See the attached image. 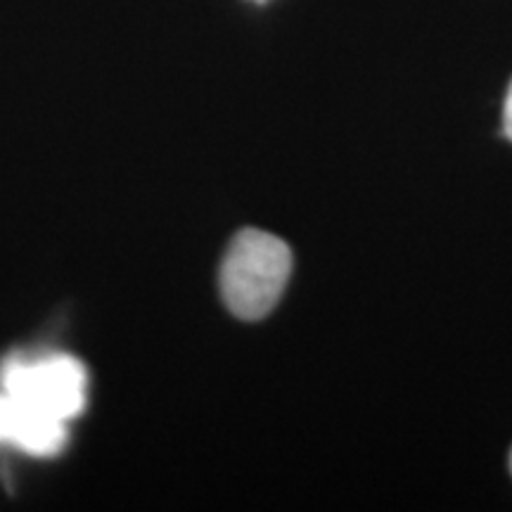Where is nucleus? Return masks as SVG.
Here are the masks:
<instances>
[{
	"mask_svg": "<svg viewBox=\"0 0 512 512\" xmlns=\"http://www.w3.org/2000/svg\"><path fill=\"white\" fill-rule=\"evenodd\" d=\"M292 273V249L266 230L245 228L221 264V297L233 316L261 320L278 306Z\"/></svg>",
	"mask_w": 512,
	"mask_h": 512,
	"instance_id": "nucleus-1",
	"label": "nucleus"
},
{
	"mask_svg": "<svg viewBox=\"0 0 512 512\" xmlns=\"http://www.w3.org/2000/svg\"><path fill=\"white\" fill-rule=\"evenodd\" d=\"M0 389L69 425L86 408L88 373L67 354H15L0 363Z\"/></svg>",
	"mask_w": 512,
	"mask_h": 512,
	"instance_id": "nucleus-2",
	"label": "nucleus"
},
{
	"mask_svg": "<svg viewBox=\"0 0 512 512\" xmlns=\"http://www.w3.org/2000/svg\"><path fill=\"white\" fill-rule=\"evenodd\" d=\"M67 439V422L0 389V446H12L27 456L50 458L62 451Z\"/></svg>",
	"mask_w": 512,
	"mask_h": 512,
	"instance_id": "nucleus-3",
	"label": "nucleus"
},
{
	"mask_svg": "<svg viewBox=\"0 0 512 512\" xmlns=\"http://www.w3.org/2000/svg\"><path fill=\"white\" fill-rule=\"evenodd\" d=\"M503 136L512 143V81L505 95V107H503Z\"/></svg>",
	"mask_w": 512,
	"mask_h": 512,
	"instance_id": "nucleus-4",
	"label": "nucleus"
},
{
	"mask_svg": "<svg viewBox=\"0 0 512 512\" xmlns=\"http://www.w3.org/2000/svg\"><path fill=\"white\" fill-rule=\"evenodd\" d=\"M252 3H256V5H264V3H268V0H252Z\"/></svg>",
	"mask_w": 512,
	"mask_h": 512,
	"instance_id": "nucleus-5",
	"label": "nucleus"
},
{
	"mask_svg": "<svg viewBox=\"0 0 512 512\" xmlns=\"http://www.w3.org/2000/svg\"><path fill=\"white\" fill-rule=\"evenodd\" d=\"M510 472H512V451H510Z\"/></svg>",
	"mask_w": 512,
	"mask_h": 512,
	"instance_id": "nucleus-6",
	"label": "nucleus"
}]
</instances>
